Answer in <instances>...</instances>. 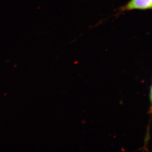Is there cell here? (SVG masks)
<instances>
[{
    "mask_svg": "<svg viewBox=\"0 0 152 152\" xmlns=\"http://www.w3.org/2000/svg\"><path fill=\"white\" fill-rule=\"evenodd\" d=\"M151 102H152V87H151ZM151 110L152 111V108H151Z\"/></svg>",
    "mask_w": 152,
    "mask_h": 152,
    "instance_id": "6da1fadb",
    "label": "cell"
},
{
    "mask_svg": "<svg viewBox=\"0 0 152 152\" xmlns=\"http://www.w3.org/2000/svg\"></svg>",
    "mask_w": 152,
    "mask_h": 152,
    "instance_id": "7a4b0ae2",
    "label": "cell"
}]
</instances>
